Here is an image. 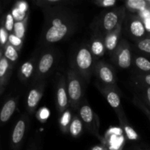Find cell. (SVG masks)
<instances>
[{
  "mask_svg": "<svg viewBox=\"0 0 150 150\" xmlns=\"http://www.w3.org/2000/svg\"><path fill=\"white\" fill-rule=\"evenodd\" d=\"M68 31L67 25L62 23L60 18L52 21V26L47 31L45 39L49 42H56L61 40Z\"/></svg>",
  "mask_w": 150,
  "mask_h": 150,
  "instance_id": "1",
  "label": "cell"
},
{
  "mask_svg": "<svg viewBox=\"0 0 150 150\" xmlns=\"http://www.w3.org/2000/svg\"><path fill=\"white\" fill-rule=\"evenodd\" d=\"M76 63L81 70H88L92 63V57L90 51L87 48H81L76 56Z\"/></svg>",
  "mask_w": 150,
  "mask_h": 150,
  "instance_id": "2",
  "label": "cell"
},
{
  "mask_svg": "<svg viewBox=\"0 0 150 150\" xmlns=\"http://www.w3.org/2000/svg\"><path fill=\"white\" fill-rule=\"evenodd\" d=\"M16 99L12 98L6 101L0 111V122L4 123L8 121L16 111Z\"/></svg>",
  "mask_w": 150,
  "mask_h": 150,
  "instance_id": "3",
  "label": "cell"
},
{
  "mask_svg": "<svg viewBox=\"0 0 150 150\" xmlns=\"http://www.w3.org/2000/svg\"><path fill=\"white\" fill-rule=\"evenodd\" d=\"M26 130V123L23 120H20L17 122L12 133V144L14 148L18 146L24 136Z\"/></svg>",
  "mask_w": 150,
  "mask_h": 150,
  "instance_id": "4",
  "label": "cell"
},
{
  "mask_svg": "<svg viewBox=\"0 0 150 150\" xmlns=\"http://www.w3.org/2000/svg\"><path fill=\"white\" fill-rule=\"evenodd\" d=\"M68 95L73 101H78L81 97V86L79 80L72 79L69 81L67 86Z\"/></svg>",
  "mask_w": 150,
  "mask_h": 150,
  "instance_id": "5",
  "label": "cell"
},
{
  "mask_svg": "<svg viewBox=\"0 0 150 150\" xmlns=\"http://www.w3.org/2000/svg\"><path fill=\"white\" fill-rule=\"evenodd\" d=\"M10 65L9 60L4 56H2L0 61V86H3L10 76Z\"/></svg>",
  "mask_w": 150,
  "mask_h": 150,
  "instance_id": "6",
  "label": "cell"
},
{
  "mask_svg": "<svg viewBox=\"0 0 150 150\" xmlns=\"http://www.w3.org/2000/svg\"><path fill=\"white\" fill-rule=\"evenodd\" d=\"M54 63V57L51 54H45L41 58L38 64V70L40 73H46L52 67Z\"/></svg>",
  "mask_w": 150,
  "mask_h": 150,
  "instance_id": "7",
  "label": "cell"
},
{
  "mask_svg": "<svg viewBox=\"0 0 150 150\" xmlns=\"http://www.w3.org/2000/svg\"><path fill=\"white\" fill-rule=\"evenodd\" d=\"M118 23V16L114 12L106 13L103 18V27L107 31H111Z\"/></svg>",
  "mask_w": 150,
  "mask_h": 150,
  "instance_id": "8",
  "label": "cell"
},
{
  "mask_svg": "<svg viewBox=\"0 0 150 150\" xmlns=\"http://www.w3.org/2000/svg\"><path fill=\"white\" fill-rule=\"evenodd\" d=\"M118 64L122 68H127L131 64V54L128 48H124L118 57Z\"/></svg>",
  "mask_w": 150,
  "mask_h": 150,
  "instance_id": "9",
  "label": "cell"
},
{
  "mask_svg": "<svg viewBox=\"0 0 150 150\" xmlns=\"http://www.w3.org/2000/svg\"><path fill=\"white\" fill-rule=\"evenodd\" d=\"M130 32L134 36L142 37L145 32V27L140 21H134L130 24Z\"/></svg>",
  "mask_w": 150,
  "mask_h": 150,
  "instance_id": "10",
  "label": "cell"
},
{
  "mask_svg": "<svg viewBox=\"0 0 150 150\" xmlns=\"http://www.w3.org/2000/svg\"><path fill=\"white\" fill-rule=\"evenodd\" d=\"M99 76L103 81L105 83H112L114 81V75L112 71L106 66H103L100 67L99 70Z\"/></svg>",
  "mask_w": 150,
  "mask_h": 150,
  "instance_id": "11",
  "label": "cell"
},
{
  "mask_svg": "<svg viewBox=\"0 0 150 150\" xmlns=\"http://www.w3.org/2000/svg\"><path fill=\"white\" fill-rule=\"evenodd\" d=\"M40 99V93L37 89H32L27 98V105L29 108H35Z\"/></svg>",
  "mask_w": 150,
  "mask_h": 150,
  "instance_id": "12",
  "label": "cell"
},
{
  "mask_svg": "<svg viewBox=\"0 0 150 150\" xmlns=\"http://www.w3.org/2000/svg\"><path fill=\"white\" fill-rule=\"evenodd\" d=\"M80 116L83 122L86 123H90L93 120L92 110L89 105H83L80 109Z\"/></svg>",
  "mask_w": 150,
  "mask_h": 150,
  "instance_id": "13",
  "label": "cell"
},
{
  "mask_svg": "<svg viewBox=\"0 0 150 150\" xmlns=\"http://www.w3.org/2000/svg\"><path fill=\"white\" fill-rule=\"evenodd\" d=\"M57 101L59 106L61 108H64L67 105V96L64 86H60L57 90Z\"/></svg>",
  "mask_w": 150,
  "mask_h": 150,
  "instance_id": "14",
  "label": "cell"
},
{
  "mask_svg": "<svg viewBox=\"0 0 150 150\" xmlns=\"http://www.w3.org/2000/svg\"><path fill=\"white\" fill-rule=\"evenodd\" d=\"M4 57H5L9 61H11V62L16 61L18 57V54L17 50H16V48H15L14 46H13L11 44L7 45L5 50H4Z\"/></svg>",
  "mask_w": 150,
  "mask_h": 150,
  "instance_id": "15",
  "label": "cell"
},
{
  "mask_svg": "<svg viewBox=\"0 0 150 150\" xmlns=\"http://www.w3.org/2000/svg\"><path fill=\"white\" fill-rule=\"evenodd\" d=\"M107 101L112 108H117L120 105V98L114 92H109L107 95Z\"/></svg>",
  "mask_w": 150,
  "mask_h": 150,
  "instance_id": "16",
  "label": "cell"
},
{
  "mask_svg": "<svg viewBox=\"0 0 150 150\" xmlns=\"http://www.w3.org/2000/svg\"><path fill=\"white\" fill-rule=\"evenodd\" d=\"M82 130V123L79 119H75L70 127V132L73 136H77Z\"/></svg>",
  "mask_w": 150,
  "mask_h": 150,
  "instance_id": "17",
  "label": "cell"
},
{
  "mask_svg": "<svg viewBox=\"0 0 150 150\" xmlns=\"http://www.w3.org/2000/svg\"><path fill=\"white\" fill-rule=\"evenodd\" d=\"M136 64L139 69L144 71L150 70V62L144 57H138L136 59Z\"/></svg>",
  "mask_w": 150,
  "mask_h": 150,
  "instance_id": "18",
  "label": "cell"
},
{
  "mask_svg": "<svg viewBox=\"0 0 150 150\" xmlns=\"http://www.w3.org/2000/svg\"><path fill=\"white\" fill-rule=\"evenodd\" d=\"M127 4L132 9L142 10L146 7V1L144 0H129L127 1Z\"/></svg>",
  "mask_w": 150,
  "mask_h": 150,
  "instance_id": "19",
  "label": "cell"
},
{
  "mask_svg": "<svg viewBox=\"0 0 150 150\" xmlns=\"http://www.w3.org/2000/svg\"><path fill=\"white\" fill-rule=\"evenodd\" d=\"M117 41H118V35L113 34L107 38L106 40H105V46L109 51H111L116 48Z\"/></svg>",
  "mask_w": 150,
  "mask_h": 150,
  "instance_id": "20",
  "label": "cell"
},
{
  "mask_svg": "<svg viewBox=\"0 0 150 150\" xmlns=\"http://www.w3.org/2000/svg\"><path fill=\"white\" fill-rule=\"evenodd\" d=\"M15 35L18 38L21 39L23 38L25 33V27L23 22L18 21L14 24Z\"/></svg>",
  "mask_w": 150,
  "mask_h": 150,
  "instance_id": "21",
  "label": "cell"
},
{
  "mask_svg": "<svg viewBox=\"0 0 150 150\" xmlns=\"http://www.w3.org/2000/svg\"><path fill=\"white\" fill-rule=\"evenodd\" d=\"M33 64L29 62H25L21 68V73L22 76H24L25 78H29L32 75V71H33Z\"/></svg>",
  "mask_w": 150,
  "mask_h": 150,
  "instance_id": "22",
  "label": "cell"
},
{
  "mask_svg": "<svg viewBox=\"0 0 150 150\" xmlns=\"http://www.w3.org/2000/svg\"><path fill=\"white\" fill-rule=\"evenodd\" d=\"M104 46L103 44L100 42V41H95L92 44V51L94 54L97 56H99L102 54L103 52Z\"/></svg>",
  "mask_w": 150,
  "mask_h": 150,
  "instance_id": "23",
  "label": "cell"
},
{
  "mask_svg": "<svg viewBox=\"0 0 150 150\" xmlns=\"http://www.w3.org/2000/svg\"><path fill=\"white\" fill-rule=\"evenodd\" d=\"M139 49L145 52L150 53V39H145L142 40L138 44Z\"/></svg>",
  "mask_w": 150,
  "mask_h": 150,
  "instance_id": "24",
  "label": "cell"
},
{
  "mask_svg": "<svg viewBox=\"0 0 150 150\" xmlns=\"http://www.w3.org/2000/svg\"><path fill=\"white\" fill-rule=\"evenodd\" d=\"M125 131L127 137L130 140H136L138 138V135L136 132L135 131L134 129L132 128L130 126H126L125 127Z\"/></svg>",
  "mask_w": 150,
  "mask_h": 150,
  "instance_id": "25",
  "label": "cell"
},
{
  "mask_svg": "<svg viewBox=\"0 0 150 150\" xmlns=\"http://www.w3.org/2000/svg\"><path fill=\"white\" fill-rule=\"evenodd\" d=\"M8 40H9V42H10V43L13 46H19V45L21 44L22 41H21V39H20V38H18V37H16V35H10L8 38Z\"/></svg>",
  "mask_w": 150,
  "mask_h": 150,
  "instance_id": "26",
  "label": "cell"
},
{
  "mask_svg": "<svg viewBox=\"0 0 150 150\" xmlns=\"http://www.w3.org/2000/svg\"><path fill=\"white\" fill-rule=\"evenodd\" d=\"M14 21H13V17L10 14L7 15V21H6V28L7 30L11 31L14 28Z\"/></svg>",
  "mask_w": 150,
  "mask_h": 150,
  "instance_id": "27",
  "label": "cell"
},
{
  "mask_svg": "<svg viewBox=\"0 0 150 150\" xmlns=\"http://www.w3.org/2000/svg\"><path fill=\"white\" fill-rule=\"evenodd\" d=\"M13 16H14V18L16 20L20 21L23 20V18H24L25 12L21 11V10H19V9H16V10H15L14 12H13Z\"/></svg>",
  "mask_w": 150,
  "mask_h": 150,
  "instance_id": "28",
  "label": "cell"
},
{
  "mask_svg": "<svg viewBox=\"0 0 150 150\" xmlns=\"http://www.w3.org/2000/svg\"><path fill=\"white\" fill-rule=\"evenodd\" d=\"M103 7H112L116 4L115 0H104L102 2Z\"/></svg>",
  "mask_w": 150,
  "mask_h": 150,
  "instance_id": "29",
  "label": "cell"
},
{
  "mask_svg": "<svg viewBox=\"0 0 150 150\" xmlns=\"http://www.w3.org/2000/svg\"><path fill=\"white\" fill-rule=\"evenodd\" d=\"M48 112L47 110L46 111H45V110H43L40 114V116L42 118H46V117H48Z\"/></svg>",
  "mask_w": 150,
  "mask_h": 150,
  "instance_id": "30",
  "label": "cell"
},
{
  "mask_svg": "<svg viewBox=\"0 0 150 150\" xmlns=\"http://www.w3.org/2000/svg\"><path fill=\"white\" fill-rule=\"evenodd\" d=\"M18 9H19V10H21V11L25 12V10H26V4H25V3H21V4L19 6Z\"/></svg>",
  "mask_w": 150,
  "mask_h": 150,
  "instance_id": "31",
  "label": "cell"
},
{
  "mask_svg": "<svg viewBox=\"0 0 150 150\" xmlns=\"http://www.w3.org/2000/svg\"><path fill=\"white\" fill-rule=\"evenodd\" d=\"M92 150H105V149L101 146H95L92 148Z\"/></svg>",
  "mask_w": 150,
  "mask_h": 150,
  "instance_id": "32",
  "label": "cell"
},
{
  "mask_svg": "<svg viewBox=\"0 0 150 150\" xmlns=\"http://www.w3.org/2000/svg\"><path fill=\"white\" fill-rule=\"evenodd\" d=\"M67 115H68V114H65V117H64V118H63V121H62L63 124L66 125V124H67V122H68V119H69V117H67Z\"/></svg>",
  "mask_w": 150,
  "mask_h": 150,
  "instance_id": "33",
  "label": "cell"
},
{
  "mask_svg": "<svg viewBox=\"0 0 150 150\" xmlns=\"http://www.w3.org/2000/svg\"><path fill=\"white\" fill-rule=\"evenodd\" d=\"M145 81L146 82V83L150 85V75H148L145 77Z\"/></svg>",
  "mask_w": 150,
  "mask_h": 150,
  "instance_id": "34",
  "label": "cell"
},
{
  "mask_svg": "<svg viewBox=\"0 0 150 150\" xmlns=\"http://www.w3.org/2000/svg\"><path fill=\"white\" fill-rule=\"evenodd\" d=\"M146 27L148 30L150 31V20H147L146 22Z\"/></svg>",
  "mask_w": 150,
  "mask_h": 150,
  "instance_id": "35",
  "label": "cell"
},
{
  "mask_svg": "<svg viewBox=\"0 0 150 150\" xmlns=\"http://www.w3.org/2000/svg\"><path fill=\"white\" fill-rule=\"evenodd\" d=\"M147 98H148V100H149V101L150 103V87L148 88V89H147Z\"/></svg>",
  "mask_w": 150,
  "mask_h": 150,
  "instance_id": "36",
  "label": "cell"
},
{
  "mask_svg": "<svg viewBox=\"0 0 150 150\" xmlns=\"http://www.w3.org/2000/svg\"><path fill=\"white\" fill-rule=\"evenodd\" d=\"M2 51L1 50H0V61H1V57H2Z\"/></svg>",
  "mask_w": 150,
  "mask_h": 150,
  "instance_id": "37",
  "label": "cell"
},
{
  "mask_svg": "<svg viewBox=\"0 0 150 150\" xmlns=\"http://www.w3.org/2000/svg\"><path fill=\"white\" fill-rule=\"evenodd\" d=\"M2 88H3V86H0V94H1V92H2Z\"/></svg>",
  "mask_w": 150,
  "mask_h": 150,
  "instance_id": "38",
  "label": "cell"
}]
</instances>
